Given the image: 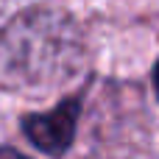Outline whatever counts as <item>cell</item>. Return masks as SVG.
Wrapping results in <instances>:
<instances>
[{
	"mask_svg": "<svg viewBox=\"0 0 159 159\" xmlns=\"http://www.w3.org/2000/svg\"><path fill=\"white\" fill-rule=\"evenodd\" d=\"M78 109L81 103L75 98L61 101L56 109L42 112V115H28L22 120V131L25 137L48 157H61L75 134V123H78Z\"/></svg>",
	"mask_w": 159,
	"mask_h": 159,
	"instance_id": "2",
	"label": "cell"
},
{
	"mask_svg": "<svg viewBox=\"0 0 159 159\" xmlns=\"http://www.w3.org/2000/svg\"><path fill=\"white\" fill-rule=\"evenodd\" d=\"M84 64V36L70 14L28 8L0 34V81L8 89H50Z\"/></svg>",
	"mask_w": 159,
	"mask_h": 159,
	"instance_id": "1",
	"label": "cell"
},
{
	"mask_svg": "<svg viewBox=\"0 0 159 159\" xmlns=\"http://www.w3.org/2000/svg\"><path fill=\"white\" fill-rule=\"evenodd\" d=\"M0 159H25V157L14 154V151H0Z\"/></svg>",
	"mask_w": 159,
	"mask_h": 159,
	"instance_id": "3",
	"label": "cell"
},
{
	"mask_svg": "<svg viewBox=\"0 0 159 159\" xmlns=\"http://www.w3.org/2000/svg\"><path fill=\"white\" fill-rule=\"evenodd\" d=\"M154 89H157V98H159V61L154 67Z\"/></svg>",
	"mask_w": 159,
	"mask_h": 159,
	"instance_id": "4",
	"label": "cell"
}]
</instances>
